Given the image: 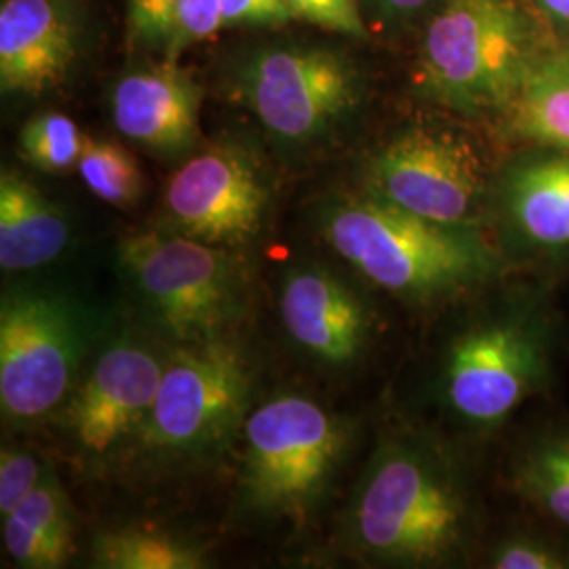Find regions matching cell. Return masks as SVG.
<instances>
[{"label":"cell","mask_w":569,"mask_h":569,"mask_svg":"<svg viewBox=\"0 0 569 569\" xmlns=\"http://www.w3.org/2000/svg\"><path fill=\"white\" fill-rule=\"evenodd\" d=\"M483 531V505L462 458L413 428L388 432L376 446L346 517L348 547L392 568L470 561Z\"/></svg>","instance_id":"cell-1"},{"label":"cell","mask_w":569,"mask_h":569,"mask_svg":"<svg viewBox=\"0 0 569 569\" xmlns=\"http://www.w3.org/2000/svg\"><path fill=\"white\" fill-rule=\"evenodd\" d=\"M561 342L552 281L510 274L486 289V300L443 350L439 399L460 427L489 437L547 392Z\"/></svg>","instance_id":"cell-2"},{"label":"cell","mask_w":569,"mask_h":569,"mask_svg":"<svg viewBox=\"0 0 569 569\" xmlns=\"http://www.w3.org/2000/svg\"><path fill=\"white\" fill-rule=\"evenodd\" d=\"M321 232L366 281L416 308L475 298L515 274L488 230L437 224L366 192L327 204Z\"/></svg>","instance_id":"cell-3"},{"label":"cell","mask_w":569,"mask_h":569,"mask_svg":"<svg viewBox=\"0 0 569 569\" xmlns=\"http://www.w3.org/2000/svg\"><path fill=\"white\" fill-rule=\"evenodd\" d=\"M557 37L526 0H443L422 23L413 89L475 121H500Z\"/></svg>","instance_id":"cell-4"},{"label":"cell","mask_w":569,"mask_h":569,"mask_svg":"<svg viewBox=\"0 0 569 569\" xmlns=\"http://www.w3.org/2000/svg\"><path fill=\"white\" fill-rule=\"evenodd\" d=\"M496 171L465 129L418 121L369 152L361 192L437 224L488 230Z\"/></svg>","instance_id":"cell-5"},{"label":"cell","mask_w":569,"mask_h":569,"mask_svg":"<svg viewBox=\"0 0 569 569\" xmlns=\"http://www.w3.org/2000/svg\"><path fill=\"white\" fill-rule=\"evenodd\" d=\"M232 84L266 131L293 148L329 140L366 96L359 66L326 44L262 47L237 66Z\"/></svg>","instance_id":"cell-6"},{"label":"cell","mask_w":569,"mask_h":569,"mask_svg":"<svg viewBox=\"0 0 569 569\" xmlns=\"http://www.w3.org/2000/svg\"><path fill=\"white\" fill-rule=\"evenodd\" d=\"M348 443L345 422L306 397L283 395L258 407L244 422V502L302 519L333 481Z\"/></svg>","instance_id":"cell-7"},{"label":"cell","mask_w":569,"mask_h":569,"mask_svg":"<svg viewBox=\"0 0 569 569\" xmlns=\"http://www.w3.org/2000/svg\"><path fill=\"white\" fill-rule=\"evenodd\" d=\"M218 244L176 232H143L119 243L127 281L161 326L188 345L218 340L243 310L244 272Z\"/></svg>","instance_id":"cell-8"},{"label":"cell","mask_w":569,"mask_h":569,"mask_svg":"<svg viewBox=\"0 0 569 569\" xmlns=\"http://www.w3.org/2000/svg\"><path fill=\"white\" fill-rule=\"evenodd\" d=\"M87 319L70 296L18 287L0 305V406L11 422H34L72 395L89 342Z\"/></svg>","instance_id":"cell-9"},{"label":"cell","mask_w":569,"mask_h":569,"mask_svg":"<svg viewBox=\"0 0 569 569\" xmlns=\"http://www.w3.org/2000/svg\"><path fill=\"white\" fill-rule=\"evenodd\" d=\"M488 230L515 274H568L569 148L521 146L498 164Z\"/></svg>","instance_id":"cell-10"},{"label":"cell","mask_w":569,"mask_h":569,"mask_svg":"<svg viewBox=\"0 0 569 569\" xmlns=\"http://www.w3.org/2000/svg\"><path fill=\"white\" fill-rule=\"evenodd\" d=\"M249 392L251 373L232 346L218 338L180 348L164 363L143 443L173 456L211 451L243 420Z\"/></svg>","instance_id":"cell-11"},{"label":"cell","mask_w":569,"mask_h":569,"mask_svg":"<svg viewBox=\"0 0 569 569\" xmlns=\"http://www.w3.org/2000/svg\"><path fill=\"white\" fill-rule=\"evenodd\" d=\"M268 209L264 164L234 140L211 143L190 157L164 188V230L226 249L253 243Z\"/></svg>","instance_id":"cell-12"},{"label":"cell","mask_w":569,"mask_h":569,"mask_svg":"<svg viewBox=\"0 0 569 569\" xmlns=\"http://www.w3.org/2000/svg\"><path fill=\"white\" fill-rule=\"evenodd\" d=\"M150 348L122 340L108 346L66 406V428L89 456H106L142 432L164 371Z\"/></svg>","instance_id":"cell-13"},{"label":"cell","mask_w":569,"mask_h":569,"mask_svg":"<svg viewBox=\"0 0 569 569\" xmlns=\"http://www.w3.org/2000/svg\"><path fill=\"white\" fill-rule=\"evenodd\" d=\"M279 312L291 342L326 366L359 361L371 342V306L326 266L291 268L281 284Z\"/></svg>","instance_id":"cell-14"},{"label":"cell","mask_w":569,"mask_h":569,"mask_svg":"<svg viewBox=\"0 0 569 569\" xmlns=\"http://www.w3.org/2000/svg\"><path fill=\"white\" fill-rule=\"evenodd\" d=\"M81 39L82 16L77 0H2V93L41 96L56 89L79 58Z\"/></svg>","instance_id":"cell-15"},{"label":"cell","mask_w":569,"mask_h":569,"mask_svg":"<svg viewBox=\"0 0 569 569\" xmlns=\"http://www.w3.org/2000/svg\"><path fill=\"white\" fill-rule=\"evenodd\" d=\"M203 89L176 61L124 72L112 87L114 127L161 157H182L201 140Z\"/></svg>","instance_id":"cell-16"},{"label":"cell","mask_w":569,"mask_h":569,"mask_svg":"<svg viewBox=\"0 0 569 569\" xmlns=\"http://www.w3.org/2000/svg\"><path fill=\"white\" fill-rule=\"evenodd\" d=\"M507 486L529 512L569 529L568 418H547L519 435L507 462Z\"/></svg>","instance_id":"cell-17"},{"label":"cell","mask_w":569,"mask_h":569,"mask_svg":"<svg viewBox=\"0 0 569 569\" xmlns=\"http://www.w3.org/2000/svg\"><path fill=\"white\" fill-rule=\"evenodd\" d=\"M70 241V226L58 204L16 171L0 176V266L4 272L34 270L53 262Z\"/></svg>","instance_id":"cell-18"},{"label":"cell","mask_w":569,"mask_h":569,"mask_svg":"<svg viewBox=\"0 0 569 569\" xmlns=\"http://www.w3.org/2000/svg\"><path fill=\"white\" fill-rule=\"evenodd\" d=\"M496 124L505 140L519 146L569 148V42H557L531 68Z\"/></svg>","instance_id":"cell-19"},{"label":"cell","mask_w":569,"mask_h":569,"mask_svg":"<svg viewBox=\"0 0 569 569\" xmlns=\"http://www.w3.org/2000/svg\"><path fill=\"white\" fill-rule=\"evenodd\" d=\"M4 549L16 566L61 568L72 550V512L58 477L47 470L41 483L2 519Z\"/></svg>","instance_id":"cell-20"},{"label":"cell","mask_w":569,"mask_h":569,"mask_svg":"<svg viewBox=\"0 0 569 569\" xmlns=\"http://www.w3.org/2000/svg\"><path fill=\"white\" fill-rule=\"evenodd\" d=\"M93 563L106 569H201L207 557L197 545L154 529H110L93 542Z\"/></svg>","instance_id":"cell-21"},{"label":"cell","mask_w":569,"mask_h":569,"mask_svg":"<svg viewBox=\"0 0 569 569\" xmlns=\"http://www.w3.org/2000/svg\"><path fill=\"white\" fill-rule=\"evenodd\" d=\"M481 563L489 569H569V529L531 512L489 540Z\"/></svg>","instance_id":"cell-22"},{"label":"cell","mask_w":569,"mask_h":569,"mask_svg":"<svg viewBox=\"0 0 569 569\" xmlns=\"http://www.w3.org/2000/svg\"><path fill=\"white\" fill-rule=\"evenodd\" d=\"M77 169L87 188L106 203L131 207L142 197L140 164L119 143L84 138Z\"/></svg>","instance_id":"cell-23"},{"label":"cell","mask_w":569,"mask_h":569,"mask_svg":"<svg viewBox=\"0 0 569 569\" xmlns=\"http://www.w3.org/2000/svg\"><path fill=\"white\" fill-rule=\"evenodd\" d=\"M82 138L79 124L61 112H44L23 124L21 157L47 173H66L79 164Z\"/></svg>","instance_id":"cell-24"},{"label":"cell","mask_w":569,"mask_h":569,"mask_svg":"<svg viewBox=\"0 0 569 569\" xmlns=\"http://www.w3.org/2000/svg\"><path fill=\"white\" fill-rule=\"evenodd\" d=\"M180 0H127V26L133 41L169 51L178 30Z\"/></svg>","instance_id":"cell-25"},{"label":"cell","mask_w":569,"mask_h":569,"mask_svg":"<svg viewBox=\"0 0 569 569\" xmlns=\"http://www.w3.org/2000/svg\"><path fill=\"white\" fill-rule=\"evenodd\" d=\"M293 20L315 23L350 39H366L367 26L359 0H287Z\"/></svg>","instance_id":"cell-26"},{"label":"cell","mask_w":569,"mask_h":569,"mask_svg":"<svg viewBox=\"0 0 569 569\" xmlns=\"http://www.w3.org/2000/svg\"><path fill=\"white\" fill-rule=\"evenodd\" d=\"M224 28V0H180L176 39L167 60L176 61L188 47L213 39Z\"/></svg>","instance_id":"cell-27"},{"label":"cell","mask_w":569,"mask_h":569,"mask_svg":"<svg viewBox=\"0 0 569 569\" xmlns=\"http://www.w3.org/2000/svg\"><path fill=\"white\" fill-rule=\"evenodd\" d=\"M39 460L23 449L2 448L0 453V515L2 519L20 507L21 502L41 483Z\"/></svg>","instance_id":"cell-28"},{"label":"cell","mask_w":569,"mask_h":569,"mask_svg":"<svg viewBox=\"0 0 569 569\" xmlns=\"http://www.w3.org/2000/svg\"><path fill=\"white\" fill-rule=\"evenodd\" d=\"M443 0H363V16L387 28H409L425 21Z\"/></svg>","instance_id":"cell-29"},{"label":"cell","mask_w":569,"mask_h":569,"mask_svg":"<svg viewBox=\"0 0 569 569\" xmlns=\"http://www.w3.org/2000/svg\"><path fill=\"white\" fill-rule=\"evenodd\" d=\"M293 20L287 0H224V28L283 26Z\"/></svg>","instance_id":"cell-30"},{"label":"cell","mask_w":569,"mask_h":569,"mask_svg":"<svg viewBox=\"0 0 569 569\" xmlns=\"http://www.w3.org/2000/svg\"><path fill=\"white\" fill-rule=\"evenodd\" d=\"M552 32L569 42V0H526Z\"/></svg>","instance_id":"cell-31"}]
</instances>
